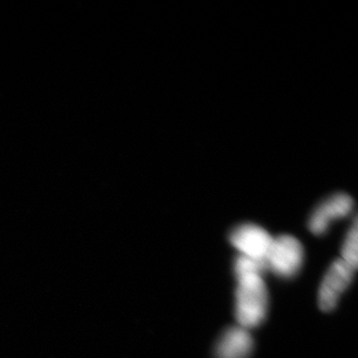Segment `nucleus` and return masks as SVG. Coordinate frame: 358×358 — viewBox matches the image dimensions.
<instances>
[{"label":"nucleus","mask_w":358,"mask_h":358,"mask_svg":"<svg viewBox=\"0 0 358 358\" xmlns=\"http://www.w3.org/2000/svg\"><path fill=\"white\" fill-rule=\"evenodd\" d=\"M358 229H357V220L355 219V222L352 229L348 232V236L345 240V243L343 245V250H341V254H343V259L341 260L345 261L348 265L352 266L357 270L358 263Z\"/></svg>","instance_id":"7"},{"label":"nucleus","mask_w":358,"mask_h":358,"mask_svg":"<svg viewBox=\"0 0 358 358\" xmlns=\"http://www.w3.org/2000/svg\"><path fill=\"white\" fill-rule=\"evenodd\" d=\"M303 261V246L298 239L289 235L273 239L265 259L266 267L282 278L296 275L300 271Z\"/></svg>","instance_id":"2"},{"label":"nucleus","mask_w":358,"mask_h":358,"mask_svg":"<svg viewBox=\"0 0 358 358\" xmlns=\"http://www.w3.org/2000/svg\"><path fill=\"white\" fill-rule=\"evenodd\" d=\"M355 271V268L341 259L333 263L320 285L319 293L320 310L329 312L336 308L339 296L350 286Z\"/></svg>","instance_id":"4"},{"label":"nucleus","mask_w":358,"mask_h":358,"mask_svg":"<svg viewBox=\"0 0 358 358\" xmlns=\"http://www.w3.org/2000/svg\"><path fill=\"white\" fill-rule=\"evenodd\" d=\"M274 238L255 224L238 226L230 235V242L241 253L255 260L265 261Z\"/></svg>","instance_id":"3"},{"label":"nucleus","mask_w":358,"mask_h":358,"mask_svg":"<svg viewBox=\"0 0 358 358\" xmlns=\"http://www.w3.org/2000/svg\"><path fill=\"white\" fill-rule=\"evenodd\" d=\"M353 200L350 195L338 193L324 200L310 216L308 227L313 234L322 235L326 232L329 223L336 219L345 217L352 212Z\"/></svg>","instance_id":"5"},{"label":"nucleus","mask_w":358,"mask_h":358,"mask_svg":"<svg viewBox=\"0 0 358 358\" xmlns=\"http://www.w3.org/2000/svg\"><path fill=\"white\" fill-rule=\"evenodd\" d=\"M253 350V339L241 327L228 329L216 345V358H248Z\"/></svg>","instance_id":"6"},{"label":"nucleus","mask_w":358,"mask_h":358,"mask_svg":"<svg viewBox=\"0 0 358 358\" xmlns=\"http://www.w3.org/2000/svg\"><path fill=\"white\" fill-rule=\"evenodd\" d=\"M235 313L243 329L258 327L268 310V292L262 275L250 274L237 277Z\"/></svg>","instance_id":"1"},{"label":"nucleus","mask_w":358,"mask_h":358,"mask_svg":"<svg viewBox=\"0 0 358 358\" xmlns=\"http://www.w3.org/2000/svg\"><path fill=\"white\" fill-rule=\"evenodd\" d=\"M267 270L265 261L255 260L240 255L235 261L234 271L237 277L250 274L263 275L264 271Z\"/></svg>","instance_id":"8"}]
</instances>
